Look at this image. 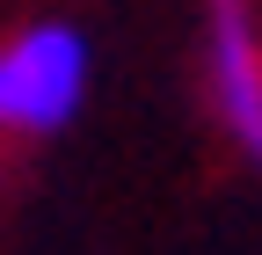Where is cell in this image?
Returning a JSON list of instances; mask_svg holds the SVG:
<instances>
[{
  "label": "cell",
  "instance_id": "1",
  "mask_svg": "<svg viewBox=\"0 0 262 255\" xmlns=\"http://www.w3.org/2000/svg\"><path fill=\"white\" fill-rule=\"evenodd\" d=\"M88 95V44L66 22H29L0 37V132L8 139H44Z\"/></svg>",
  "mask_w": 262,
  "mask_h": 255
},
{
  "label": "cell",
  "instance_id": "2",
  "mask_svg": "<svg viewBox=\"0 0 262 255\" xmlns=\"http://www.w3.org/2000/svg\"><path fill=\"white\" fill-rule=\"evenodd\" d=\"M204 66L211 110L241 139L248 161H262V22L255 0H204Z\"/></svg>",
  "mask_w": 262,
  "mask_h": 255
}]
</instances>
